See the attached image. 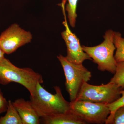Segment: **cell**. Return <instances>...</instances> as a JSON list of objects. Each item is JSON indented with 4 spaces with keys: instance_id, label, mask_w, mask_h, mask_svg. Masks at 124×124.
Returning <instances> with one entry per match:
<instances>
[{
    "instance_id": "6da1fadb",
    "label": "cell",
    "mask_w": 124,
    "mask_h": 124,
    "mask_svg": "<svg viewBox=\"0 0 124 124\" xmlns=\"http://www.w3.org/2000/svg\"><path fill=\"white\" fill-rule=\"evenodd\" d=\"M55 94L46 90L38 83L30 101L41 118L65 113L70 109V102L65 100L59 86L54 87Z\"/></svg>"
},
{
    "instance_id": "7a4b0ae2",
    "label": "cell",
    "mask_w": 124,
    "mask_h": 124,
    "mask_svg": "<svg viewBox=\"0 0 124 124\" xmlns=\"http://www.w3.org/2000/svg\"><path fill=\"white\" fill-rule=\"evenodd\" d=\"M16 82L26 88L31 96L34 94L38 83L44 82L42 76L29 68L18 67L8 59L0 61V84L3 85Z\"/></svg>"
},
{
    "instance_id": "3957f363",
    "label": "cell",
    "mask_w": 124,
    "mask_h": 124,
    "mask_svg": "<svg viewBox=\"0 0 124 124\" xmlns=\"http://www.w3.org/2000/svg\"><path fill=\"white\" fill-rule=\"evenodd\" d=\"M114 35V31L110 29L106 32L103 36L104 40L100 44L93 46H82L84 51L98 64L99 70L113 74L115 73L117 64L114 56L116 49Z\"/></svg>"
},
{
    "instance_id": "277c9868",
    "label": "cell",
    "mask_w": 124,
    "mask_h": 124,
    "mask_svg": "<svg viewBox=\"0 0 124 124\" xmlns=\"http://www.w3.org/2000/svg\"><path fill=\"white\" fill-rule=\"evenodd\" d=\"M66 77L65 86L71 102L76 99L84 82L90 80L91 73L82 64H76L68 61L66 57L57 56Z\"/></svg>"
},
{
    "instance_id": "5b68a950",
    "label": "cell",
    "mask_w": 124,
    "mask_h": 124,
    "mask_svg": "<svg viewBox=\"0 0 124 124\" xmlns=\"http://www.w3.org/2000/svg\"><path fill=\"white\" fill-rule=\"evenodd\" d=\"M122 89L110 81L106 84L99 85H93L85 82L76 100L110 104L120 98Z\"/></svg>"
},
{
    "instance_id": "8992f818",
    "label": "cell",
    "mask_w": 124,
    "mask_h": 124,
    "mask_svg": "<svg viewBox=\"0 0 124 124\" xmlns=\"http://www.w3.org/2000/svg\"><path fill=\"white\" fill-rule=\"evenodd\" d=\"M70 110L86 124H105L110 113L107 104L80 100L70 102Z\"/></svg>"
},
{
    "instance_id": "52a82bcc",
    "label": "cell",
    "mask_w": 124,
    "mask_h": 124,
    "mask_svg": "<svg viewBox=\"0 0 124 124\" xmlns=\"http://www.w3.org/2000/svg\"><path fill=\"white\" fill-rule=\"evenodd\" d=\"M66 3V1L63 0L60 4L64 16V21L63 22V24L65 27V30L62 32L61 35L67 46V55L65 57L68 61L73 63L82 64L85 60L92 59L83 50L79 38L69 28L65 13Z\"/></svg>"
},
{
    "instance_id": "ba28073f",
    "label": "cell",
    "mask_w": 124,
    "mask_h": 124,
    "mask_svg": "<svg viewBox=\"0 0 124 124\" xmlns=\"http://www.w3.org/2000/svg\"><path fill=\"white\" fill-rule=\"evenodd\" d=\"M32 38L30 32L14 23L6 29L0 36V48L5 54H10L20 46L31 42Z\"/></svg>"
},
{
    "instance_id": "9c48e42d",
    "label": "cell",
    "mask_w": 124,
    "mask_h": 124,
    "mask_svg": "<svg viewBox=\"0 0 124 124\" xmlns=\"http://www.w3.org/2000/svg\"><path fill=\"white\" fill-rule=\"evenodd\" d=\"M13 103L20 116L23 124H40L41 117L30 101H26L23 98L18 99Z\"/></svg>"
},
{
    "instance_id": "30bf717a",
    "label": "cell",
    "mask_w": 124,
    "mask_h": 124,
    "mask_svg": "<svg viewBox=\"0 0 124 124\" xmlns=\"http://www.w3.org/2000/svg\"><path fill=\"white\" fill-rule=\"evenodd\" d=\"M40 124H85L86 122L71 110L40 118Z\"/></svg>"
},
{
    "instance_id": "8fae6325",
    "label": "cell",
    "mask_w": 124,
    "mask_h": 124,
    "mask_svg": "<svg viewBox=\"0 0 124 124\" xmlns=\"http://www.w3.org/2000/svg\"><path fill=\"white\" fill-rule=\"evenodd\" d=\"M6 112L5 116L0 117V124H23L20 116L11 100L8 101Z\"/></svg>"
},
{
    "instance_id": "7c38bea8",
    "label": "cell",
    "mask_w": 124,
    "mask_h": 124,
    "mask_svg": "<svg viewBox=\"0 0 124 124\" xmlns=\"http://www.w3.org/2000/svg\"><path fill=\"white\" fill-rule=\"evenodd\" d=\"M114 44L116 49L114 57L116 62H124V38L120 32H114Z\"/></svg>"
},
{
    "instance_id": "4fadbf2b",
    "label": "cell",
    "mask_w": 124,
    "mask_h": 124,
    "mask_svg": "<svg viewBox=\"0 0 124 124\" xmlns=\"http://www.w3.org/2000/svg\"><path fill=\"white\" fill-rule=\"evenodd\" d=\"M68 1L65 7L67 11L68 18L69 24L71 26L74 27L75 26L76 19L77 17L76 13L77 6L79 0H66Z\"/></svg>"
},
{
    "instance_id": "5bb4252c",
    "label": "cell",
    "mask_w": 124,
    "mask_h": 124,
    "mask_svg": "<svg viewBox=\"0 0 124 124\" xmlns=\"http://www.w3.org/2000/svg\"><path fill=\"white\" fill-rule=\"evenodd\" d=\"M110 81L122 89L124 88V62L117 63L115 73Z\"/></svg>"
},
{
    "instance_id": "9a60e30c",
    "label": "cell",
    "mask_w": 124,
    "mask_h": 124,
    "mask_svg": "<svg viewBox=\"0 0 124 124\" xmlns=\"http://www.w3.org/2000/svg\"><path fill=\"white\" fill-rule=\"evenodd\" d=\"M106 124H124V106L116 110L112 117L108 119Z\"/></svg>"
},
{
    "instance_id": "2e32d148",
    "label": "cell",
    "mask_w": 124,
    "mask_h": 124,
    "mask_svg": "<svg viewBox=\"0 0 124 124\" xmlns=\"http://www.w3.org/2000/svg\"><path fill=\"white\" fill-rule=\"evenodd\" d=\"M120 93L121 96L118 99L110 104H107L110 111V113L107 119L112 117L116 109L120 107L124 106V90H121L120 91Z\"/></svg>"
},
{
    "instance_id": "e0dca14e",
    "label": "cell",
    "mask_w": 124,
    "mask_h": 124,
    "mask_svg": "<svg viewBox=\"0 0 124 124\" xmlns=\"http://www.w3.org/2000/svg\"><path fill=\"white\" fill-rule=\"evenodd\" d=\"M8 104V102L4 97L3 94L0 89V115L6 112Z\"/></svg>"
},
{
    "instance_id": "ac0fdd59",
    "label": "cell",
    "mask_w": 124,
    "mask_h": 124,
    "mask_svg": "<svg viewBox=\"0 0 124 124\" xmlns=\"http://www.w3.org/2000/svg\"><path fill=\"white\" fill-rule=\"evenodd\" d=\"M5 53L0 48V61L2 60L4 58V54Z\"/></svg>"
}]
</instances>
